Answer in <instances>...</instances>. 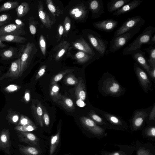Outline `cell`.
<instances>
[{
    "mask_svg": "<svg viewBox=\"0 0 155 155\" xmlns=\"http://www.w3.org/2000/svg\"><path fill=\"white\" fill-rule=\"evenodd\" d=\"M98 89L104 96L115 97L123 96L126 91L115 77L108 72L104 73L99 81Z\"/></svg>",
    "mask_w": 155,
    "mask_h": 155,
    "instance_id": "obj_1",
    "label": "cell"
},
{
    "mask_svg": "<svg viewBox=\"0 0 155 155\" xmlns=\"http://www.w3.org/2000/svg\"><path fill=\"white\" fill-rule=\"evenodd\" d=\"M155 33L154 27L147 26L132 42L123 50L122 54L124 55H131L140 50L143 45H149L151 38Z\"/></svg>",
    "mask_w": 155,
    "mask_h": 155,
    "instance_id": "obj_2",
    "label": "cell"
},
{
    "mask_svg": "<svg viewBox=\"0 0 155 155\" xmlns=\"http://www.w3.org/2000/svg\"><path fill=\"white\" fill-rule=\"evenodd\" d=\"M141 28L136 27L120 35L113 37L110 41L109 51L114 53L122 48L140 31Z\"/></svg>",
    "mask_w": 155,
    "mask_h": 155,
    "instance_id": "obj_3",
    "label": "cell"
},
{
    "mask_svg": "<svg viewBox=\"0 0 155 155\" xmlns=\"http://www.w3.org/2000/svg\"><path fill=\"white\" fill-rule=\"evenodd\" d=\"M80 121L83 128L91 136L101 139L107 136V130L97 124L89 117L82 116L80 118Z\"/></svg>",
    "mask_w": 155,
    "mask_h": 155,
    "instance_id": "obj_4",
    "label": "cell"
},
{
    "mask_svg": "<svg viewBox=\"0 0 155 155\" xmlns=\"http://www.w3.org/2000/svg\"><path fill=\"white\" fill-rule=\"evenodd\" d=\"M151 107L147 109H138L134 112L130 120V129L133 132L141 130L145 123Z\"/></svg>",
    "mask_w": 155,
    "mask_h": 155,
    "instance_id": "obj_5",
    "label": "cell"
},
{
    "mask_svg": "<svg viewBox=\"0 0 155 155\" xmlns=\"http://www.w3.org/2000/svg\"><path fill=\"white\" fill-rule=\"evenodd\" d=\"M98 114L104 118L109 124V130L129 131L130 126L127 122L121 117L101 110H98Z\"/></svg>",
    "mask_w": 155,
    "mask_h": 155,
    "instance_id": "obj_6",
    "label": "cell"
},
{
    "mask_svg": "<svg viewBox=\"0 0 155 155\" xmlns=\"http://www.w3.org/2000/svg\"><path fill=\"white\" fill-rule=\"evenodd\" d=\"M87 38L92 46L101 56L106 53L108 41L103 39L102 36L95 31H90L87 35Z\"/></svg>",
    "mask_w": 155,
    "mask_h": 155,
    "instance_id": "obj_7",
    "label": "cell"
},
{
    "mask_svg": "<svg viewBox=\"0 0 155 155\" xmlns=\"http://www.w3.org/2000/svg\"><path fill=\"white\" fill-rule=\"evenodd\" d=\"M145 22V20L140 15L129 18L116 30L114 33V37L120 35L135 27H141Z\"/></svg>",
    "mask_w": 155,
    "mask_h": 155,
    "instance_id": "obj_8",
    "label": "cell"
},
{
    "mask_svg": "<svg viewBox=\"0 0 155 155\" xmlns=\"http://www.w3.org/2000/svg\"><path fill=\"white\" fill-rule=\"evenodd\" d=\"M134 70L138 82L143 91L146 93L153 90V84L146 73L136 63L134 64Z\"/></svg>",
    "mask_w": 155,
    "mask_h": 155,
    "instance_id": "obj_9",
    "label": "cell"
},
{
    "mask_svg": "<svg viewBox=\"0 0 155 155\" xmlns=\"http://www.w3.org/2000/svg\"><path fill=\"white\" fill-rule=\"evenodd\" d=\"M23 25L11 24L0 27V36L14 35H21L25 33Z\"/></svg>",
    "mask_w": 155,
    "mask_h": 155,
    "instance_id": "obj_10",
    "label": "cell"
},
{
    "mask_svg": "<svg viewBox=\"0 0 155 155\" xmlns=\"http://www.w3.org/2000/svg\"><path fill=\"white\" fill-rule=\"evenodd\" d=\"M119 149L112 152L106 151L102 150L100 152L101 155H132L135 150L134 143L130 145L115 144Z\"/></svg>",
    "mask_w": 155,
    "mask_h": 155,
    "instance_id": "obj_11",
    "label": "cell"
},
{
    "mask_svg": "<svg viewBox=\"0 0 155 155\" xmlns=\"http://www.w3.org/2000/svg\"><path fill=\"white\" fill-rule=\"evenodd\" d=\"M118 24V21L113 19H108L94 22L93 24L99 30L109 32L116 28Z\"/></svg>",
    "mask_w": 155,
    "mask_h": 155,
    "instance_id": "obj_12",
    "label": "cell"
},
{
    "mask_svg": "<svg viewBox=\"0 0 155 155\" xmlns=\"http://www.w3.org/2000/svg\"><path fill=\"white\" fill-rule=\"evenodd\" d=\"M134 144L137 155H155V148L152 143H144L137 140Z\"/></svg>",
    "mask_w": 155,
    "mask_h": 155,
    "instance_id": "obj_13",
    "label": "cell"
},
{
    "mask_svg": "<svg viewBox=\"0 0 155 155\" xmlns=\"http://www.w3.org/2000/svg\"><path fill=\"white\" fill-rule=\"evenodd\" d=\"M17 136L19 141L38 148L39 146V140L34 134L30 132L18 131Z\"/></svg>",
    "mask_w": 155,
    "mask_h": 155,
    "instance_id": "obj_14",
    "label": "cell"
},
{
    "mask_svg": "<svg viewBox=\"0 0 155 155\" xmlns=\"http://www.w3.org/2000/svg\"><path fill=\"white\" fill-rule=\"evenodd\" d=\"M24 49V47L22 46L19 48L15 47L9 48L2 50L0 52V56L5 60L19 58L21 56Z\"/></svg>",
    "mask_w": 155,
    "mask_h": 155,
    "instance_id": "obj_15",
    "label": "cell"
},
{
    "mask_svg": "<svg viewBox=\"0 0 155 155\" xmlns=\"http://www.w3.org/2000/svg\"><path fill=\"white\" fill-rule=\"evenodd\" d=\"M11 144L9 130L4 129L0 132V150H3L9 155Z\"/></svg>",
    "mask_w": 155,
    "mask_h": 155,
    "instance_id": "obj_16",
    "label": "cell"
},
{
    "mask_svg": "<svg viewBox=\"0 0 155 155\" xmlns=\"http://www.w3.org/2000/svg\"><path fill=\"white\" fill-rule=\"evenodd\" d=\"M32 45L28 43L24 49L21 57V70L20 77L22 74L28 66L30 62V57L31 53Z\"/></svg>",
    "mask_w": 155,
    "mask_h": 155,
    "instance_id": "obj_17",
    "label": "cell"
},
{
    "mask_svg": "<svg viewBox=\"0 0 155 155\" xmlns=\"http://www.w3.org/2000/svg\"><path fill=\"white\" fill-rule=\"evenodd\" d=\"M21 70V58L13 62L6 73L0 78L2 80L10 77L18 78L19 77Z\"/></svg>",
    "mask_w": 155,
    "mask_h": 155,
    "instance_id": "obj_18",
    "label": "cell"
},
{
    "mask_svg": "<svg viewBox=\"0 0 155 155\" xmlns=\"http://www.w3.org/2000/svg\"><path fill=\"white\" fill-rule=\"evenodd\" d=\"M131 55L136 63L141 66L149 74L151 68L148 63L145 52L140 50Z\"/></svg>",
    "mask_w": 155,
    "mask_h": 155,
    "instance_id": "obj_19",
    "label": "cell"
},
{
    "mask_svg": "<svg viewBox=\"0 0 155 155\" xmlns=\"http://www.w3.org/2000/svg\"><path fill=\"white\" fill-rule=\"evenodd\" d=\"M89 5L93 19L98 18L105 12L102 0H92L90 2Z\"/></svg>",
    "mask_w": 155,
    "mask_h": 155,
    "instance_id": "obj_20",
    "label": "cell"
},
{
    "mask_svg": "<svg viewBox=\"0 0 155 155\" xmlns=\"http://www.w3.org/2000/svg\"><path fill=\"white\" fill-rule=\"evenodd\" d=\"M141 0H134L130 1L123 6L121 8L112 13V15L118 16L127 13L133 10L142 2Z\"/></svg>",
    "mask_w": 155,
    "mask_h": 155,
    "instance_id": "obj_21",
    "label": "cell"
},
{
    "mask_svg": "<svg viewBox=\"0 0 155 155\" xmlns=\"http://www.w3.org/2000/svg\"><path fill=\"white\" fill-rule=\"evenodd\" d=\"M88 117L97 124L107 130H109V125L107 121L100 115L97 114L94 110H91L87 114Z\"/></svg>",
    "mask_w": 155,
    "mask_h": 155,
    "instance_id": "obj_22",
    "label": "cell"
},
{
    "mask_svg": "<svg viewBox=\"0 0 155 155\" xmlns=\"http://www.w3.org/2000/svg\"><path fill=\"white\" fill-rule=\"evenodd\" d=\"M42 109V106L41 103H38L36 106L33 104L31 105V109L35 119L39 125L41 127L43 126L44 122Z\"/></svg>",
    "mask_w": 155,
    "mask_h": 155,
    "instance_id": "obj_23",
    "label": "cell"
},
{
    "mask_svg": "<svg viewBox=\"0 0 155 155\" xmlns=\"http://www.w3.org/2000/svg\"><path fill=\"white\" fill-rule=\"evenodd\" d=\"M75 91L76 97L78 99L84 101L85 100L87 96L86 89L84 82L82 78H79Z\"/></svg>",
    "mask_w": 155,
    "mask_h": 155,
    "instance_id": "obj_24",
    "label": "cell"
},
{
    "mask_svg": "<svg viewBox=\"0 0 155 155\" xmlns=\"http://www.w3.org/2000/svg\"><path fill=\"white\" fill-rule=\"evenodd\" d=\"M130 1V0H111L107 4V11L110 13L114 12Z\"/></svg>",
    "mask_w": 155,
    "mask_h": 155,
    "instance_id": "obj_25",
    "label": "cell"
},
{
    "mask_svg": "<svg viewBox=\"0 0 155 155\" xmlns=\"http://www.w3.org/2000/svg\"><path fill=\"white\" fill-rule=\"evenodd\" d=\"M141 135L143 137L155 142V124H147L141 130Z\"/></svg>",
    "mask_w": 155,
    "mask_h": 155,
    "instance_id": "obj_26",
    "label": "cell"
},
{
    "mask_svg": "<svg viewBox=\"0 0 155 155\" xmlns=\"http://www.w3.org/2000/svg\"><path fill=\"white\" fill-rule=\"evenodd\" d=\"M18 148L22 155H41V152L38 148L31 146H25L18 144Z\"/></svg>",
    "mask_w": 155,
    "mask_h": 155,
    "instance_id": "obj_27",
    "label": "cell"
},
{
    "mask_svg": "<svg viewBox=\"0 0 155 155\" xmlns=\"http://www.w3.org/2000/svg\"><path fill=\"white\" fill-rule=\"evenodd\" d=\"M55 102L62 106L68 112H73L74 110L75 107L73 102L69 98L62 96L61 98Z\"/></svg>",
    "mask_w": 155,
    "mask_h": 155,
    "instance_id": "obj_28",
    "label": "cell"
},
{
    "mask_svg": "<svg viewBox=\"0 0 155 155\" xmlns=\"http://www.w3.org/2000/svg\"><path fill=\"white\" fill-rule=\"evenodd\" d=\"M0 39L2 41L22 43L26 40L25 38L20 35H8L0 36Z\"/></svg>",
    "mask_w": 155,
    "mask_h": 155,
    "instance_id": "obj_29",
    "label": "cell"
},
{
    "mask_svg": "<svg viewBox=\"0 0 155 155\" xmlns=\"http://www.w3.org/2000/svg\"><path fill=\"white\" fill-rule=\"evenodd\" d=\"M144 50L148 54L149 58L147 61L151 68L155 67V46L150 45L148 48H145Z\"/></svg>",
    "mask_w": 155,
    "mask_h": 155,
    "instance_id": "obj_30",
    "label": "cell"
},
{
    "mask_svg": "<svg viewBox=\"0 0 155 155\" xmlns=\"http://www.w3.org/2000/svg\"><path fill=\"white\" fill-rule=\"evenodd\" d=\"M60 130L59 129L57 133L52 136L51 140L50 154L52 155L55 152L59 142Z\"/></svg>",
    "mask_w": 155,
    "mask_h": 155,
    "instance_id": "obj_31",
    "label": "cell"
},
{
    "mask_svg": "<svg viewBox=\"0 0 155 155\" xmlns=\"http://www.w3.org/2000/svg\"><path fill=\"white\" fill-rule=\"evenodd\" d=\"M59 88L58 85L55 84L51 87L50 94L53 100L56 102L60 100L62 95L59 93Z\"/></svg>",
    "mask_w": 155,
    "mask_h": 155,
    "instance_id": "obj_32",
    "label": "cell"
},
{
    "mask_svg": "<svg viewBox=\"0 0 155 155\" xmlns=\"http://www.w3.org/2000/svg\"><path fill=\"white\" fill-rule=\"evenodd\" d=\"M29 10L28 4L26 2L22 3L17 8L16 11L17 15L18 17H21L25 15Z\"/></svg>",
    "mask_w": 155,
    "mask_h": 155,
    "instance_id": "obj_33",
    "label": "cell"
},
{
    "mask_svg": "<svg viewBox=\"0 0 155 155\" xmlns=\"http://www.w3.org/2000/svg\"><path fill=\"white\" fill-rule=\"evenodd\" d=\"M18 5V2L17 1H9L5 3L0 6V12L15 8L17 7Z\"/></svg>",
    "mask_w": 155,
    "mask_h": 155,
    "instance_id": "obj_34",
    "label": "cell"
},
{
    "mask_svg": "<svg viewBox=\"0 0 155 155\" xmlns=\"http://www.w3.org/2000/svg\"><path fill=\"white\" fill-rule=\"evenodd\" d=\"M74 71V70L73 69L66 70L58 74L53 78L51 84L53 85L57 83L63 78L65 74Z\"/></svg>",
    "mask_w": 155,
    "mask_h": 155,
    "instance_id": "obj_35",
    "label": "cell"
},
{
    "mask_svg": "<svg viewBox=\"0 0 155 155\" xmlns=\"http://www.w3.org/2000/svg\"><path fill=\"white\" fill-rule=\"evenodd\" d=\"M36 128V127L34 125H17L15 127V129L18 131L22 132H30Z\"/></svg>",
    "mask_w": 155,
    "mask_h": 155,
    "instance_id": "obj_36",
    "label": "cell"
},
{
    "mask_svg": "<svg viewBox=\"0 0 155 155\" xmlns=\"http://www.w3.org/2000/svg\"><path fill=\"white\" fill-rule=\"evenodd\" d=\"M155 103L152 107L146 120L147 124H155Z\"/></svg>",
    "mask_w": 155,
    "mask_h": 155,
    "instance_id": "obj_37",
    "label": "cell"
},
{
    "mask_svg": "<svg viewBox=\"0 0 155 155\" xmlns=\"http://www.w3.org/2000/svg\"><path fill=\"white\" fill-rule=\"evenodd\" d=\"M65 83L68 85H77L78 82V80L72 74L68 75L65 78Z\"/></svg>",
    "mask_w": 155,
    "mask_h": 155,
    "instance_id": "obj_38",
    "label": "cell"
},
{
    "mask_svg": "<svg viewBox=\"0 0 155 155\" xmlns=\"http://www.w3.org/2000/svg\"><path fill=\"white\" fill-rule=\"evenodd\" d=\"M35 125L33 122L28 117L21 115L18 125Z\"/></svg>",
    "mask_w": 155,
    "mask_h": 155,
    "instance_id": "obj_39",
    "label": "cell"
},
{
    "mask_svg": "<svg viewBox=\"0 0 155 155\" xmlns=\"http://www.w3.org/2000/svg\"><path fill=\"white\" fill-rule=\"evenodd\" d=\"M43 121L46 126H48L50 123V118L48 113L45 107L43 108Z\"/></svg>",
    "mask_w": 155,
    "mask_h": 155,
    "instance_id": "obj_40",
    "label": "cell"
},
{
    "mask_svg": "<svg viewBox=\"0 0 155 155\" xmlns=\"http://www.w3.org/2000/svg\"><path fill=\"white\" fill-rule=\"evenodd\" d=\"M11 19V17L8 14H4L0 15V23L5 24Z\"/></svg>",
    "mask_w": 155,
    "mask_h": 155,
    "instance_id": "obj_41",
    "label": "cell"
},
{
    "mask_svg": "<svg viewBox=\"0 0 155 155\" xmlns=\"http://www.w3.org/2000/svg\"><path fill=\"white\" fill-rule=\"evenodd\" d=\"M19 87L14 84L10 85L5 88V90L8 92H13L19 89Z\"/></svg>",
    "mask_w": 155,
    "mask_h": 155,
    "instance_id": "obj_42",
    "label": "cell"
},
{
    "mask_svg": "<svg viewBox=\"0 0 155 155\" xmlns=\"http://www.w3.org/2000/svg\"><path fill=\"white\" fill-rule=\"evenodd\" d=\"M71 13L72 15H74L76 17H79L82 15L83 12L77 8L73 9L71 11Z\"/></svg>",
    "mask_w": 155,
    "mask_h": 155,
    "instance_id": "obj_43",
    "label": "cell"
},
{
    "mask_svg": "<svg viewBox=\"0 0 155 155\" xmlns=\"http://www.w3.org/2000/svg\"><path fill=\"white\" fill-rule=\"evenodd\" d=\"M46 67L43 66L38 71L35 77V79L38 80L41 78L44 74L45 71Z\"/></svg>",
    "mask_w": 155,
    "mask_h": 155,
    "instance_id": "obj_44",
    "label": "cell"
},
{
    "mask_svg": "<svg viewBox=\"0 0 155 155\" xmlns=\"http://www.w3.org/2000/svg\"><path fill=\"white\" fill-rule=\"evenodd\" d=\"M153 81H155V67L152 68L148 74Z\"/></svg>",
    "mask_w": 155,
    "mask_h": 155,
    "instance_id": "obj_45",
    "label": "cell"
},
{
    "mask_svg": "<svg viewBox=\"0 0 155 155\" xmlns=\"http://www.w3.org/2000/svg\"><path fill=\"white\" fill-rule=\"evenodd\" d=\"M76 103L78 106L82 107L85 106L86 105V104L84 101L79 99H78L77 100Z\"/></svg>",
    "mask_w": 155,
    "mask_h": 155,
    "instance_id": "obj_46",
    "label": "cell"
},
{
    "mask_svg": "<svg viewBox=\"0 0 155 155\" xmlns=\"http://www.w3.org/2000/svg\"><path fill=\"white\" fill-rule=\"evenodd\" d=\"M29 29L31 33L34 35L36 32V29L35 27L33 25H30L29 26Z\"/></svg>",
    "mask_w": 155,
    "mask_h": 155,
    "instance_id": "obj_47",
    "label": "cell"
},
{
    "mask_svg": "<svg viewBox=\"0 0 155 155\" xmlns=\"http://www.w3.org/2000/svg\"><path fill=\"white\" fill-rule=\"evenodd\" d=\"M30 94L28 91H26L25 94L24 99L27 102L29 101L30 100Z\"/></svg>",
    "mask_w": 155,
    "mask_h": 155,
    "instance_id": "obj_48",
    "label": "cell"
},
{
    "mask_svg": "<svg viewBox=\"0 0 155 155\" xmlns=\"http://www.w3.org/2000/svg\"><path fill=\"white\" fill-rule=\"evenodd\" d=\"M19 119L18 116L16 114L14 115L11 118V121L13 123L17 122Z\"/></svg>",
    "mask_w": 155,
    "mask_h": 155,
    "instance_id": "obj_49",
    "label": "cell"
},
{
    "mask_svg": "<svg viewBox=\"0 0 155 155\" xmlns=\"http://www.w3.org/2000/svg\"><path fill=\"white\" fill-rule=\"evenodd\" d=\"M149 45L152 46H154L155 45V33L152 36Z\"/></svg>",
    "mask_w": 155,
    "mask_h": 155,
    "instance_id": "obj_50",
    "label": "cell"
},
{
    "mask_svg": "<svg viewBox=\"0 0 155 155\" xmlns=\"http://www.w3.org/2000/svg\"><path fill=\"white\" fill-rule=\"evenodd\" d=\"M48 7L50 11L52 13L56 11L55 7L53 5L49 4L48 5Z\"/></svg>",
    "mask_w": 155,
    "mask_h": 155,
    "instance_id": "obj_51",
    "label": "cell"
},
{
    "mask_svg": "<svg viewBox=\"0 0 155 155\" xmlns=\"http://www.w3.org/2000/svg\"><path fill=\"white\" fill-rule=\"evenodd\" d=\"M39 15L40 18L41 19L44 20L45 18V15L44 12L42 11H40L39 12Z\"/></svg>",
    "mask_w": 155,
    "mask_h": 155,
    "instance_id": "obj_52",
    "label": "cell"
},
{
    "mask_svg": "<svg viewBox=\"0 0 155 155\" xmlns=\"http://www.w3.org/2000/svg\"><path fill=\"white\" fill-rule=\"evenodd\" d=\"M41 46L42 48H44L45 47V43L44 40L42 38L41 39L40 41Z\"/></svg>",
    "mask_w": 155,
    "mask_h": 155,
    "instance_id": "obj_53",
    "label": "cell"
},
{
    "mask_svg": "<svg viewBox=\"0 0 155 155\" xmlns=\"http://www.w3.org/2000/svg\"><path fill=\"white\" fill-rule=\"evenodd\" d=\"M65 52V50L64 49H61L59 52L58 54V56L59 57H61L64 54Z\"/></svg>",
    "mask_w": 155,
    "mask_h": 155,
    "instance_id": "obj_54",
    "label": "cell"
},
{
    "mask_svg": "<svg viewBox=\"0 0 155 155\" xmlns=\"http://www.w3.org/2000/svg\"><path fill=\"white\" fill-rule=\"evenodd\" d=\"M64 31V28L62 26H60L59 29V34L60 35H62Z\"/></svg>",
    "mask_w": 155,
    "mask_h": 155,
    "instance_id": "obj_55",
    "label": "cell"
},
{
    "mask_svg": "<svg viewBox=\"0 0 155 155\" xmlns=\"http://www.w3.org/2000/svg\"><path fill=\"white\" fill-rule=\"evenodd\" d=\"M71 27L70 24L69 23H67L65 25V28L66 30L68 31L69 30Z\"/></svg>",
    "mask_w": 155,
    "mask_h": 155,
    "instance_id": "obj_56",
    "label": "cell"
},
{
    "mask_svg": "<svg viewBox=\"0 0 155 155\" xmlns=\"http://www.w3.org/2000/svg\"><path fill=\"white\" fill-rule=\"evenodd\" d=\"M6 46V45L2 43L0 39V48L5 47Z\"/></svg>",
    "mask_w": 155,
    "mask_h": 155,
    "instance_id": "obj_57",
    "label": "cell"
},
{
    "mask_svg": "<svg viewBox=\"0 0 155 155\" xmlns=\"http://www.w3.org/2000/svg\"><path fill=\"white\" fill-rule=\"evenodd\" d=\"M5 24V23H0V27L4 25V24Z\"/></svg>",
    "mask_w": 155,
    "mask_h": 155,
    "instance_id": "obj_58",
    "label": "cell"
},
{
    "mask_svg": "<svg viewBox=\"0 0 155 155\" xmlns=\"http://www.w3.org/2000/svg\"><path fill=\"white\" fill-rule=\"evenodd\" d=\"M3 1V0H0V2H2Z\"/></svg>",
    "mask_w": 155,
    "mask_h": 155,
    "instance_id": "obj_59",
    "label": "cell"
},
{
    "mask_svg": "<svg viewBox=\"0 0 155 155\" xmlns=\"http://www.w3.org/2000/svg\"><path fill=\"white\" fill-rule=\"evenodd\" d=\"M0 73H1V71H0Z\"/></svg>",
    "mask_w": 155,
    "mask_h": 155,
    "instance_id": "obj_60",
    "label": "cell"
},
{
    "mask_svg": "<svg viewBox=\"0 0 155 155\" xmlns=\"http://www.w3.org/2000/svg\"><path fill=\"white\" fill-rule=\"evenodd\" d=\"M95 155H97V154H95Z\"/></svg>",
    "mask_w": 155,
    "mask_h": 155,
    "instance_id": "obj_61",
    "label": "cell"
}]
</instances>
